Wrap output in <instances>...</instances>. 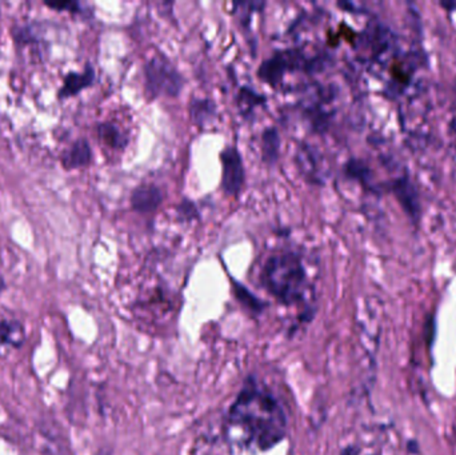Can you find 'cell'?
Returning a JSON list of instances; mask_svg holds the SVG:
<instances>
[{
	"label": "cell",
	"instance_id": "10",
	"mask_svg": "<svg viewBox=\"0 0 456 455\" xmlns=\"http://www.w3.org/2000/svg\"><path fill=\"white\" fill-rule=\"evenodd\" d=\"M280 137L275 127H268L262 134V159L267 164H274L279 158Z\"/></svg>",
	"mask_w": 456,
	"mask_h": 455
},
{
	"label": "cell",
	"instance_id": "7",
	"mask_svg": "<svg viewBox=\"0 0 456 455\" xmlns=\"http://www.w3.org/2000/svg\"><path fill=\"white\" fill-rule=\"evenodd\" d=\"M161 202L163 193L155 184H140L131 193L132 208L142 214L154 213L161 205Z\"/></svg>",
	"mask_w": 456,
	"mask_h": 455
},
{
	"label": "cell",
	"instance_id": "11",
	"mask_svg": "<svg viewBox=\"0 0 456 455\" xmlns=\"http://www.w3.org/2000/svg\"><path fill=\"white\" fill-rule=\"evenodd\" d=\"M191 116L195 123L200 127L210 123L217 115V106L210 99H196L191 103Z\"/></svg>",
	"mask_w": 456,
	"mask_h": 455
},
{
	"label": "cell",
	"instance_id": "8",
	"mask_svg": "<svg viewBox=\"0 0 456 455\" xmlns=\"http://www.w3.org/2000/svg\"><path fill=\"white\" fill-rule=\"evenodd\" d=\"M92 150L90 143L86 139H78L67 148L62 155V163L64 169L75 170L86 167L91 163Z\"/></svg>",
	"mask_w": 456,
	"mask_h": 455
},
{
	"label": "cell",
	"instance_id": "15",
	"mask_svg": "<svg viewBox=\"0 0 456 455\" xmlns=\"http://www.w3.org/2000/svg\"><path fill=\"white\" fill-rule=\"evenodd\" d=\"M264 102V98L261 94L253 91L251 89L243 87L239 91V106L243 114L251 111L252 108L258 104Z\"/></svg>",
	"mask_w": 456,
	"mask_h": 455
},
{
	"label": "cell",
	"instance_id": "5",
	"mask_svg": "<svg viewBox=\"0 0 456 455\" xmlns=\"http://www.w3.org/2000/svg\"><path fill=\"white\" fill-rule=\"evenodd\" d=\"M222 187L229 196H238L244 183V166L239 151L226 147L222 154Z\"/></svg>",
	"mask_w": 456,
	"mask_h": 455
},
{
	"label": "cell",
	"instance_id": "4",
	"mask_svg": "<svg viewBox=\"0 0 456 455\" xmlns=\"http://www.w3.org/2000/svg\"><path fill=\"white\" fill-rule=\"evenodd\" d=\"M314 67V60H307L302 52L297 50H285L264 60L258 69V77L271 86H278L283 79L285 72Z\"/></svg>",
	"mask_w": 456,
	"mask_h": 455
},
{
	"label": "cell",
	"instance_id": "18",
	"mask_svg": "<svg viewBox=\"0 0 456 455\" xmlns=\"http://www.w3.org/2000/svg\"><path fill=\"white\" fill-rule=\"evenodd\" d=\"M4 287H6V285H4V281H3V278H1V275H0V291H1V290H4Z\"/></svg>",
	"mask_w": 456,
	"mask_h": 455
},
{
	"label": "cell",
	"instance_id": "14",
	"mask_svg": "<svg viewBox=\"0 0 456 455\" xmlns=\"http://www.w3.org/2000/svg\"><path fill=\"white\" fill-rule=\"evenodd\" d=\"M344 170H346V174L350 178L356 179L359 182L368 183L370 182V179H371V170L368 169V166L365 164L363 160H348V163L346 164Z\"/></svg>",
	"mask_w": 456,
	"mask_h": 455
},
{
	"label": "cell",
	"instance_id": "3",
	"mask_svg": "<svg viewBox=\"0 0 456 455\" xmlns=\"http://www.w3.org/2000/svg\"><path fill=\"white\" fill-rule=\"evenodd\" d=\"M183 84L181 72L164 55L158 54L144 64V91L149 99L160 95L178 96Z\"/></svg>",
	"mask_w": 456,
	"mask_h": 455
},
{
	"label": "cell",
	"instance_id": "2",
	"mask_svg": "<svg viewBox=\"0 0 456 455\" xmlns=\"http://www.w3.org/2000/svg\"><path fill=\"white\" fill-rule=\"evenodd\" d=\"M263 287L283 305H297L304 300L307 274L302 259L292 252L270 257L261 273Z\"/></svg>",
	"mask_w": 456,
	"mask_h": 455
},
{
	"label": "cell",
	"instance_id": "13",
	"mask_svg": "<svg viewBox=\"0 0 456 455\" xmlns=\"http://www.w3.org/2000/svg\"><path fill=\"white\" fill-rule=\"evenodd\" d=\"M22 337H23V334H22V329L19 325H13L11 322L0 320V344L19 346Z\"/></svg>",
	"mask_w": 456,
	"mask_h": 455
},
{
	"label": "cell",
	"instance_id": "6",
	"mask_svg": "<svg viewBox=\"0 0 456 455\" xmlns=\"http://www.w3.org/2000/svg\"><path fill=\"white\" fill-rule=\"evenodd\" d=\"M392 190L400 206L410 216L412 222H418L421 216V202L416 187L411 182L409 176H400L392 183Z\"/></svg>",
	"mask_w": 456,
	"mask_h": 455
},
{
	"label": "cell",
	"instance_id": "12",
	"mask_svg": "<svg viewBox=\"0 0 456 455\" xmlns=\"http://www.w3.org/2000/svg\"><path fill=\"white\" fill-rule=\"evenodd\" d=\"M98 134L107 146L116 150H123L127 146V139L123 133L114 123L104 122L98 125Z\"/></svg>",
	"mask_w": 456,
	"mask_h": 455
},
{
	"label": "cell",
	"instance_id": "17",
	"mask_svg": "<svg viewBox=\"0 0 456 455\" xmlns=\"http://www.w3.org/2000/svg\"><path fill=\"white\" fill-rule=\"evenodd\" d=\"M440 4H442L445 9H447V11H454L456 9V3H450V1L445 3V1H442Z\"/></svg>",
	"mask_w": 456,
	"mask_h": 455
},
{
	"label": "cell",
	"instance_id": "1",
	"mask_svg": "<svg viewBox=\"0 0 456 455\" xmlns=\"http://www.w3.org/2000/svg\"><path fill=\"white\" fill-rule=\"evenodd\" d=\"M229 439L249 451H267L285 438L287 420L279 400L249 381L228 412Z\"/></svg>",
	"mask_w": 456,
	"mask_h": 455
},
{
	"label": "cell",
	"instance_id": "16",
	"mask_svg": "<svg viewBox=\"0 0 456 455\" xmlns=\"http://www.w3.org/2000/svg\"><path fill=\"white\" fill-rule=\"evenodd\" d=\"M176 211L184 220H193L199 216L198 207L195 206L193 201H188V199L182 201V203L176 207Z\"/></svg>",
	"mask_w": 456,
	"mask_h": 455
},
{
	"label": "cell",
	"instance_id": "9",
	"mask_svg": "<svg viewBox=\"0 0 456 455\" xmlns=\"http://www.w3.org/2000/svg\"><path fill=\"white\" fill-rule=\"evenodd\" d=\"M95 80V69L87 66L81 72H69L63 80V87L59 91V98H69L76 95L84 89L90 87Z\"/></svg>",
	"mask_w": 456,
	"mask_h": 455
}]
</instances>
